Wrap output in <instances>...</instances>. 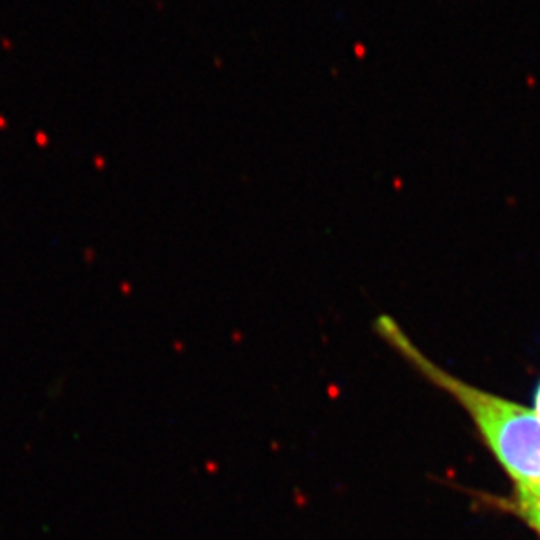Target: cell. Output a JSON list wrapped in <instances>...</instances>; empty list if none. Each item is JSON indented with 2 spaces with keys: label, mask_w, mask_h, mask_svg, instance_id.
<instances>
[{
  "label": "cell",
  "mask_w": 540,
  "mask_h": 540,
  "mask_svg": "<svg viewBox=\"0 0 540 540\" xmlns=\"http://www.w3.org/2000/svg\"><path fill=\"white\" fill-rule=\"evenodd\" d=\"M372 330L424 379L451 395L516 486L540 481V417L533 409L475 388L433 363L390 316L379 314Z\"/></svg>",
  "instance_id": "1"
},
{
  "label": "cell",
  "mask_w": 540,
  "mask_h": 540,
  "mask_svg": "<svg viewBox=\"0 0 540 540\" xmlns=\"http://www.w3.org/2000/svg\"><path fill=\"white\" fill-rule=\"evenodd\" d=\"M510 509L525 521L526 525L530 526L532 530H535L537 533L540 535V509L535 505H530V503H525V501L514 500L510 503Z\"/></svg>",
  "instance_id": "2"
},
{
  "label": "cell",
  "mask_w": 540,
  "mask_h": 540,
  "mask_svg": "<svg viewBox=\"0 0 540 540\" xmlns=\"http://www.w3.org/2000/svg\"><path fill=\"white\" fill-rule=\"evenodd\" d=\"M514 500L525 501V503H530V505H535L540 509V481L535 482V484L516 486Z\"/></svg>",
  "instance_id": "3"
},
{
  "label": "cell",
  "mask_w": 540,
  "mask_h": 540,
  "mask_svg": "<svg viewBox=\"0 0 540 540\" xmlns=\"http://www.w3.org/2000/svg\"><path fill=\"white\" fill-rule=\"evenodd\" d=\"M533 404H535V405H533V410H535V412L539 414V417H540V381H539V384H537V388H535V393H533Z\"/></svg>",
  "instance_id": "4"
}]
</instances>
